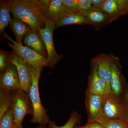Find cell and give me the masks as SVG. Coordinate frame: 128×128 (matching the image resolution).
Segmentation results:
<instances>
[{"mask_svg": "<svg viewBox=\"0 0 128 128\" xmlns=\"http://www.w3.org/2000/svg\"><path fill=\"white\" fill-rule=\"evenodd\" d=\"M49 0H13L11 13L14 18L27 24L32 30L39 31L45 26L44 12Z\"/></svg>", "mask_w": 128, "mask_h": 128, "instance_id": "obj_1", "label": "cell"}, {"mask_svg": "<svg viewBox=\"0 0 128 128\" xmlns=\"http://www.w3.org/2000/svg\"><path fill=\"white\" fill-rule=\"evenodd\" d=\"M27 65L32 79V84L28 94L34 110L32 117L30 122L32 123L39 124L40 125H46L50 121L47 114L48 110L41 103L38 87L42 70H37L32 66L28 64Z\"/></svg>", "mask_w": 128, "mask_h": 128, "instance_id": "obj_2", "label": "cell"}, {"mask_svg": "<svg viewBox=\"0 0 128 128\" xmlns=\"http://www.w3.org/2000/svg\"><path fill=\"white\" fill-rule=\"evenodd\" d=\"M12 94L10 109L15 117L16 128H23L22 122L25 116L33 114V108L29 94L20 89L12 92Z\"/></svg>", "mask_w": 128, "mask_h": 128, "instance_id": "obj_3", "label": "cell"}, {"mask_svg": "<svg viewBox=\"0 0 128 128\" xmlns=\"http://www.w3.org/2000/svg\"><path fill=\"white\" fill-rule=\"evenodd\" d=\"M3 38L8 40L6 41L9 48L12 50V52L22 58L26 64L38 70H42L44 66H46L47 58L40 55L33 50L25 46L22 43H19L14 41L6 32Z\"/></svg>", "mask_w": 128, "mask_h": 128, "instance_id": "obj_4", "label": "cell"}, {"mask_svg": "<svg viewBox=\"0 0 128 128\" xmlns=\"http://www.w3.org/2000/svg\"><path fill=\"white\" fill-rule=\"evenodd\" d=\"M44 24V27L40 28L39 32L45 44L48 53L46 66L53 68L64 56L57 54L54 45L53 32L55 29V22L45 21Z\"/></svg>", "mask_w": 128, "mask_h": 128, "instance_id": "obj_5", "label": "cell"}, {"mask_svg": "<svg viewBox=\"0 0 128 128\" xmlns=\"http://www.w3.org/2000/svg\"><path fill=\"white\" fill-rule=\"evenodd\" d=\"M103 112L104 118L126 121L128 120V114L120 98L112 93L104 96Z\"/></svg>", "mask_w": 128, "mask_h": 128, "instance_id": "obj_6", "label": "cell"}, {"mask_svg": "<svg viewBox=\"0 0 128 128\" xmlns=\"http://www.w3.org/2000/svg\"><path fill=\"white\" fill-rule=\"evenodd\" d=\"M110 86L112 94L120 97L128 84L122 72L119 58L112 54Z\"/></svg>", "mask_w": 128, "mask_h": 128, "instance_id": "obj_7", "label": "cell"}, {"mask_svg": "<svg viewBox=\"0 0 128 128\" xmlns=\"http://www.w3.org/2000/svg\"><path fill=\"white\" fill-rule=\"evenodd\" d=\"M103 97L86 92L85 104L87 114V124L97 122L104 118Z\"/></svg>", "mask_w": 128, "mask_h": 128, "instance_id": "obj_8", "label": "cell"}, {"mask_svg": "<svg viewBox=\"0 0 128 128\" xmlns=\"http://www.w3.org/2000/svg\"><path fill=\"white\" fill-rule=\"evenodd\" d=\"M112 54H110L103 53L99 54L92 58L90 63V65L96 68L99 76L110 88Z\"/></svg>", "mask_w": 128, "mask_h": 128, "instance_id": "obj_9", "label": "cell"}, {"mask_svg": "<svg viewBox=\"0 0 128 128\" xmlns=\"http://www.w3.org/2000/svg\"><path fill=\"white\" fill-rule=\"evenodd\" d=\"M10 61L17 70L21 89L29 93L32 84V79L27 64L22 58L13 52L11 54Z\"/></svg>", "mask_w": 128, "mask_h": 128, "instance_id": "obj_10", "label": "cell"}, {"mask_svg": "<svg viewBox=\"0 0 128 128\" xmlns=\"http://www.w3.org/2000/svg\"><path fill=\"white\" fill-rule=\"evenodd\" d=\"M0 90H8L12 92L21 89L17 70L11 62L6 70L0 73Z\"/></svg>", "mask_w": 128, "mask_h": 128, "instance_id": "obj_11", "label": "cell"}, {"mask_svg": "<svg viewBox=\"0 0 128 128\" xmlns=\"http://www.w3.org/2000/svg\"><path fill=\"white\" fill-rule=\"evenodd\" d=\"M86 92L102 96L112 93L107 84L99 76L96 68L92 66Z\"/></svg>", "mask_w": 128, "mask_h": 128, "instance_id": "obj_12", "label": "cell"}, {"mask_svg": "<svg viewBox=\"0 0 128 128\" xmlns=\"http://www.w3.org/2000/svg\"><path fill=\"white\" fill-rule=\"evenodd\" d=\"M73 14L64 4L63 0H49L44 12L46 21L56 22L64 16Z\"/></svg>", "mask_w": 128, "mask_h": 128, "instance_id": "obj_13", "label": "cell"}, {"mask_svg": "<svg viewBox=\"0 0 128 128\" xmlns=\"http://www.w3.org/2000/svg\"><path fill=\"white\" fill-rule=\"evenodd\" d=\"M23 41L25 46L47 58L46 46L39 31L31 30L24 37Z\"/></svg>", "mask_w": 128, "mask_h": 128, "instance_id": "obj_14", "label": "cell"}, {"mask_svg": "<svg viewBox=\"0 0 128 128\" xmlns=\"http://www.w3.org/2000/svg\"><path fill=\"white\" fill-rule=\"evenodd\" d=\"M84 16L86 18L88 25L91 26L96 30H99L104 26L109 24L106 14L100 9L94 6Z\"/></svg>", "mask_w": 128, "mask_h": 128, "instance_id": "obj_15", "label": "cell"}, {"mask_svg": "<svg viewBox=\"0 0 128 128\" xmlns=\"http://www.w3.org/2000/svg\"><path fill=\"white\" fill-rule=\"evenodd\" d=\"M9 27L14 33L16 41L22 43L25 36L32 30L26 23L18 18H12L9 25Z\"/></svg>", "mask_w": 128, "mask_h": 128, "instance_id": "obj_16", "label": "cell"}, {"mask_svg": "<svg viewBox=\"0 0 128 128\" xmlns=\"http://www.w3.org/2000/svg\"><path fill=\"white\" fill-rule=\"evenodd\" d=\"M11 1H0V34L3 37L4 30L12 18L10 15Z\"/></svg>", "mask_w": 128, "mask_h": 128, "instance_id": "obj_17", "label": "cell"}, {"mask_svg": "<svg viewBox=\"0 0 128 128\" xmlns=\"http://www.w3.org/2000/svg\"><path fill=\"white\" fill-rule=\"evenodd\" d=\"M72 25H88L86 17L80 13L72 14L61 18L55 23V28Z\"/></svg>", "mask_w": 128, "mask_h": 128, "instance_id": "obj_18", "label": "cell"}, {"mask_svg": "<svg viewBox=\"0 0 128 128\" xmlns=\"http://www.w3.org/2000/svg\"><path fill=\"white\" fill-rule=\"evenodd\" d=\"M100 9L107 16L109 24L120 17L118 12L116 0H104Z\"/></svg>", "mask_w": 128, "mask_h": 128, "instance_id": "obj_19", "label": "cell"}, {"mask_svg": "<svg viewBox=\"0 0 128 128\" xmlns=\"http://www.w3.org/2000/svg\"><path fill=\"white\" fill-rule=\"evenodd\" d=\"M0 118L10 109L12 98V92L8 90H0Z\"/></svg>", "mask_w": 128, "mask_h": 128, "instance_id": "obj_20", "label": "cell"}, {"mask_svg": "<svg viewBox=\"0 0 128 128\" xmlns=\"http://www.w3.org/2000/svg\"><path fill=\"white\" fill-rule=\"evenodd\" d=\"M81 116L77 112L74 111L70 114V118L66 123L62 126H58L54 121L49 123V128H73L76 124H80Z\"/></svg>", "mask_w": 128, "mask_h": 128, "instance_id": "obj_21", "label": "cell"}, {"mask_svg": "<svg viewBox=\"0 0 128 128\" xmlns=\"http://www.w3.org/2000/svg\"><path fill=\"white\" fill-rule=\"evenodd\" d=\"M97 122L100 124L105 128H128V122L124 120L102 118Z\"/></svg>", "mask_w": 128, "mask_h": 128, "instance_id": "obj_22", "label": "cell"}, {"mask_svg": "<svg viewBox=\"0 0 128 128\" xmlns=\"http://www.w3.org/2000/svg\"><path fill=\"white\" fill-rule=\"evenodd\" d=\"M0 128H16L15 117L10 109L0 118Z\"/></svg>", "mask_w": 128, "mask_h": 128, "instance_id": "obj_23", "label": "cell"}, {"mask_svg": "<svg viewBox=\"0 0 128 128\" xmlns=\"http://www.w3.org/2000/svg\"><path fill=\"white\" fill-rule=\"evenodd\" d=\"M11 54L1 50L0 52V71L1 73L4 72L11 63Z\"/></svg>", "mask_w": 128, "mask_h": 128, "instance_id": "obj_24", "label": "cell"}, {"mask_svg": "<svg viewBox=\"0 0 128 128\" xmlns=\"http://www.w3.org/2000/svg\"><path fill=\"white\" fill-rule=\"evenodd\" d=\"M79 12L84 15L92 9L91 0H78Z\"/></svg>", "mask_w": 128, "mask_h": 128, "instance_id": "obj_25", "label": "cell"}, {"mask_svg": "<svg viewBox=\"0 0 128 128\" xmlns=\"http://www.w3.org/2000/svg\"><path fill=\"white\" fill-rule=\"evenodd\" d=\"M64 4L73 13H80L78 9V0H63Z\"/></svg>", "mask_w": 128, "mask_h": 128, "instance_id": "obj_26", "label": "cell"}, {"mask_svg": "<svg viewBox=\"0 0 128 128\" xmlns=\"http://www.w3.org/2000/svg\"><path fill=\"white\" fill-rule=\"evenodd\" d=\"M119 98L125 111L128 114V83Z\"/></svg>", "mask_w": 128, "mask_h": 128, "instance_id": "obj_27", "label": "cell"}, {"mask_svg": "<svg viewBox=\"0 0 128 128\" xmlns=\"http://www.w3.org/2000/svg\"><path fill=\"white\" fill-rule=\"evenodd\" d=\"M73 128H105L100 124L97 122L87 124L83 126H80L76 124Z\"/></svg>", "mask_w": 128, "mask_h": 128, "instance_id": "obj_28", "label": "cell"}, {"mask_svg": "<svg viewBox=\"0 0 128 128\" xmlns=\"http://www.w3.org/2000/svg\"><path fill=\"white\" fill-rule=\"evenodd\" d=\"M104 0H91L92 6L96 8L100 9L102 6Z\"/></svg>", "mask_w": 128, "mask_h": 128, "instance_id": "obj_29", "label": "cell"}, {"mask_svg": "<svg viewBox=\"0 0 128 128\" xmlns=\"http://www.w3.org/2000/svg\"><path fill=\"white\" fill-rule=\"evenodd\" d=\"M36 128H46V125H40L38 126H37Z\"/></svg>", "mask_w": 128, "mask_h": 128, "instance_id": "obj_30", "label": "cell"}, {"mask_svg": "<svg viewBox=\"0 0 128 128\" xmlns=\"http://www.w3.org/2000/svg\"><path fill=\"white\" fill-rule=\"evenodd\" d=\"M127 122H128V120H127Z\"/></svg>", "mask_w": 128, "mask_h": 128, "instance_id": "obj_31", "label": "cell"}]
</instances>
